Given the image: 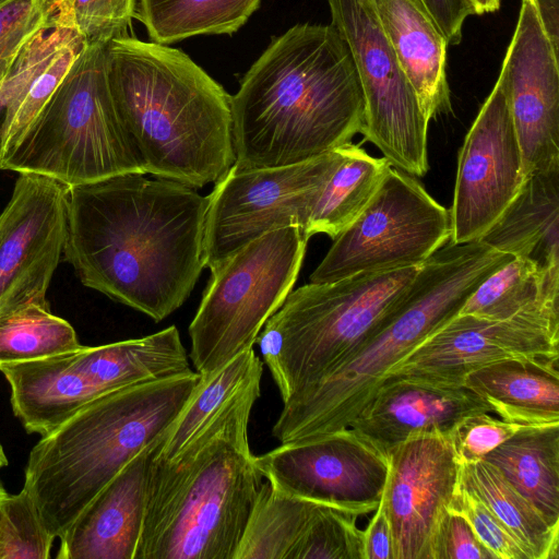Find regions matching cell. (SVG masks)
Wrapping results in <instances>:
<instances>
[{
    "label": "cell",
    "instance_id": "6da1fadb",
    "mask_svg": "<svg viewBox=\"0 0 559 559\" xmlns=\"http://www.w3.org/2000/svg\"><path fill=\"white\" fill-rule=\"evenodd\" d=\"M206 207L194 188L139 173L72 186L63 253L84 286L159 322L205 267Z\"/></svg>",
    "mask_w": 559,
    "mask_h": 559
},
{
    "label": "cell",
    "instance_id": "7a4b0ae2",
    "mask_svg": "<svg viewBox=\"0 0 559 559\" xmlns=\"http://www.w3.org/2000/svg\"><path fill=\"white\" fill-rule=\"evenodd\" d=\"M364 96L348 46L331 25L302 23L273 37L231 96L235 164L273 168L350 143Z\"/></svg>",
    "mask_w": 559,
    "mask_h": 559
},
{
    "label": "cell",
    "instance_id": "3957f363",
    "mask_svg": "<svg viewBox=\"0 0 559 559\" xmlns=\"http://www.w3.org/2000/svg\"><path fill=\"white\" fill-rule=\"evenodd\" d=\"M261 379L171 460H153L134 559H236L265 477L249 445Z\"/></svg>",
    "mask_w": 559,
    "mask_h": 559
},
{
    "label": "cell",
    "instance_id": "277c9868",
    "mask_svg": "<svg viewBox=\"0 0 559 559\" xmlns=\"http://www.w3.org/2000/svg\"><path fill=\"white\" fill-rule=\"evenodd\" d=\"M107 74L143 174L202 188L236 160L231 96L188 55L134 36L107 44Z\"/></svg>",
    "mask_w": 559,
    "mask_h": 559
},
{
    "label": "cell",
    "instance_id": "5b68a950",
    "mask_svg": "<svg viewBox=\"0 0 559 559\" xmlns=\"http://www.w3.org/2000/svg\"><path fill=\"white\" fill-rule=\"evenodd\" d=\"M200 380L191 370L110 392L40 438L28 454L23 489L55 538L130 461L163 439Z\"/></svg>",
    "mask_w": 559,
    "mask_h": 559
},
{
    "label": "cell",
    "instance_id": "8992f818",
    "mask_svg": "<svg viewBox=\"0 0 559 559\" xmlns=\"http://www.w3.org/2000/svg\"><path fill=\"white\" fill-rule=\"evenodd\" d=\"M512 259L480 240L441 247L420 265L399 310L374 338L328 378L283 403L273 436L282 443L347 429L383 376L457 316L473 292Z\"/></svg>",
    "mask_w": 559,
    "mask_h": 559
},
{
    "label": "cell",
    "instance_id": "52a82bcc",
    "mask_svg": "<svg viewBox=\"0 0 559 559\" xmlns=\"http://www.w3.org/2000/svg\"><path fill=\"white\" fill-rule=\"evenodd\" d=\"M419 269L359 273L292 290L257 338L283 403L328 378L374 338Z\"/></svg>",
    "mask_w": 559,
    "mask_h": 559
},
{
    "label": "cell",
    "instance_id": "ba28073f",
    "mask_svg": "<svg viewBox=\"0 0 559 559\" xmlns=\"http://www.w3.org/2000/svg\"><path fill=\"white\" fill-rule=\"evenodd\" d=\"M106 47H84L46 106L2 156L0 170L46 176L68 188L143 174L111 96Z\"/></svg>",
    "mask_w": 559,
    "mask_h": 559
},
{
    "label": "cell",
    "instance_id": "9c48e42d",
    "mask_svg": "<svg viewBox=\"0 0 559 559\" xmlns=\"http://www.w3.org/2000/svg\"><path fill=\"white\" fill-rule=\"evenodd\" d=\"M309 237L298 226L269 231L211 270L189 325V358L210 374L253 348L266 321L293 290Z\"/></svg>",
    "mask_w": 559,
    "mask_h": 559
},
{
    "label": "cell",
    "instance_id": "30bf717a",
    "mask_svg": "<svg viewBox=\"0 0 559 559\" xmlns=\"http://www.w3.org/2000/svg\"><path fill=\"white\" fill-rule=\"evenodd\" d=\"M451 237L450 210L390 166L361 213L336 238L310 283L421 265Z\"/></svg>",
    "mask_w": 559,
    "mask_h": 559
},
{
    "label": "cell",
    "instance_id": "8fae6325",
    "mask_svg": "<svg viewBox=\"0 0 559 559\" xmlns=\"http://www.w3.org/2000/svg\"><path fill=\"white\" fill-rule=\"evenodd\" d=\"M332 25L352 53L364 105V141L389 164L423 177L429 169V119L403 72L369 0H328Z\"/></svg>",
    "mask_w": 559,
    "mask_h": 559
},
{
    "label": "cell",
    "instance_id": "7c38bea8",
    "mask_svg": "<svg viewBox=\"0 0 559 559\" xmlns=\"http://www.w3.org/2000/svg\"><path fill=\"white\" fill-rule=\"evenodd\" d=\"M345 150L346 144L307 162L273 168H240L234 163L207 195L205 266L214 267L269 231L288 226L305 231Z\"/></svg>",
    "mask_w": 559,
    "mask_h": 559
},
{
    "label": "cell",
    "instance_id": "4fadbf2b",
    "mask_svg": "<svg viewBox=\"0 0 559 559\" xmlns=\"http://www.w3.org/2000/svg\"><path fill=\"white\" fill-rule=\"evenodd\" d=\"M68 187L20 173L0 214V314L28 305L48 306L46 294L63 253Z\"/></svg>",
    "mask_w": 559,
    "mask_h": 559
},
{
    "label": "cell",
    "instance_id": "5bb4252c",
    "mask_svg": "<svg viewBox=\"0 0 559 559\" xmlns=\"http://www.w3.org/2000/svg\"><path fill=\"white\" fill-rule=\"evenodd\" d=\"M524 181L507 96L497 81L459 151L450 242H474L493 226Z\"/></svg>",
    "mask_w": 559,
    "mask_h": 559
},
{
    "label": "cell",
    "instance_id": "9a60e30c",
    "mask_svg": "<svg viewBox=\"0 0 559 559\" xmlns=\"http://www.w3.org/2000/svg\"><path fill=\"white\" fill-rule=\"evenodd\" d=\"M255 463L277 489L359 515L376 511L389 474L388 457L348 429L282 442L255 456Z\"/></svg>",
    "mask_w": 559,
    "mask_h": 559
},
{
    "label": "cell",
    "instance_id": "2e32d148",
    "mask_svg": "<svg viewBox=\"0 0 559 559\" xmlns=\"http://www.w3.org/2000/svg\"><path fill=\"white\" fill-rule=\"evenodd\" d=\"M558 344L559 328L536 320H489L457 314L384 376L462 386L468 373L499 361L559 360Z\"/></svg>",
    "mask_w": 559,
    "mask_h": 559
},
{
    "label": "cell",
    "instance_id": "e0dca14e",
    "mask_svg": "<svg viewBox=\"0 0 559 559\" xmlns=\"http://www.w3.org/2000/svg\"><path fill=\"white\" fill-rule=\"evenodd\" d=\"M381 497L394 559H433L440 521L459 479V462L448 432L417 430L393 448Z\"/></svg>",
    "mask_w": 559,
    "mask_h": 559
},
{
    "label": "cell",
    "instance_id": "ac0fdd59",
    "mask_svg": "<svg viewBox=\"0 0 559 559\" xmlns=\"http://www.w3.org/2000/svg\"><path fill=\"white\" fill-rule=\"evenodd\" d=\"M508 99L524 178L559 171V55L533 0H522L497 80Z\"/></svg>",
    "mask_w": 559,
    "mask_h": 559
},
{
    "label": "cell",
    "instance_id": "d6986e66",
    "mask_svg": "<svg viewBox=\"0 0 559 559\" xmlns=\"http://www.w3.org/2000/svg\"><path fill=\"white\" fill-rule=\"evenodd\" d=\"M479 413H493V409L465 385H439L389 374L381 379L369 404L347 429L388 457L414 431L449 433L460 420Z\"/></svg>",
    "mask_w": 559,
    "mask_h": 559
},
{
    "label": "cell",
    "instance_id": "ffe728a7",
    "mask_svg": "<svg viewBox=\"0 0 559 559\" xmlns=\"http://www.w3.org/2000/svg\"><path fill=\"white\" fill-rule=\"evenodd\" d=\"M162 440L139 453L90 501L59 538L57 559H134Z\"/></svg>",
    "mask_w": 559,
    "mask_h": 559
},
{
    "label": "cell",
    "instance_id": "44dd1931",
    "mask_svg": "<svg viewBox=\"0 0 559 559\" xmlns=\"http://www.w3.org/2000/svg\"><path fill=\"white\" fill-rule=\"evenodd\" d=\"M0 372L10 388L14 416L28 433L40 437L104 395L83 367L78 347L40 359L3 365Z\"/></svg>",
    "mask_w": 559,
    "mask_h": 559
},
{
    "label": "cell",
    "instance_id": "7402d4cb",
    "mask_svg": "<svg viewBox=\"0 0 559 559\" xmlns=\"http://www.w3.org/2000/svg\"><path fill=\"white\" fill-rule=\"evenodd\" d=\"M429 121L452 110L448 41L421 0H369Z\"/></svg>",
    "mask_w": 559,
    "mask_h": 559
},
{
    "label": "cell",
    "instance_id": "603a6c76",
    "mask_svg": "<svg viewBox=\"0 0 559 559\" xmlns=\"http://www.w3.org/2000/svg\"><path fill=\"white\" fill-rule=\"evenodd\" d=\"M480 241L542 266H559V171L525 177L513 201Z\"/></svg>",
    "mask_w": 559,
    "mask_h": 559
},
{
    "label": "cell",
    "instance_id": "cb8c5ba5",
    "mask_svg": "<svg viewBox=\"0 0 559 559\" xmlns=\"http://www.w3.org/2000/svg\"><path fill=\"white\" fill-rule=\"evenodd\" d=\"M463 385L504 420L522 427L559 425L558 360L499 361L468 373Z\"/></svg>",
    "mask_w": 559,
    "mask_h": 559
},
{
    "label": "cell",
    "instance_id": "d4e9b609",
    "mask_svg": "<svg viewBox=\"0 0 559 559\" xmlns=\"http://www.w3.org/2000/svg\"><path fill=\"white\" fill-rule=\"evenodd\" d=\"M459 314L489 320L527 318L559 328V266L513 258L473 292Z\"/></svg>",
    "mask_w": 559,
    "mask_h": 559
},
{
    "label": "cell",
    "instance_id": "484cf974",
    "mask_svg": "<svg viewBox=\"0 0 559 559\" xmlns=\"http://www.w3.org/2000/svg\"><path fill=\"white\" fill-rule=\"evenodd\" d=\"M483 460L559 527V425L521 428Z\"/></svg>",
    "mask_w": 559,
    "mask_h": 559
},
{
    "label": "cell",
    "instance_id": "4316f807",
    "mask_svg": "<svg viewBox=\"0 0 559 559\" xmlns=\"http://www.w3.org/2000/svg\"><path fill=\"white\" fill-rule=\"evenodd\" d=\"M459 481L500 520L528 559L559 558V527L550 526L493 464L486 460L459 463Z\"/></svg>",
    "mask_w": 559,
    "mask_h": 559
},
{
    "label": "cell",
    "instance_id": "83f0119b",
    "mask_svg": "<svg viewBox=\"0 0 559 559\" xmlns=\"http://www.w3.org/2000/svg\"><path fill=\"white\" fill-rule=\"evenodd\" d=\"M261 0H136L135 19L151 41L169 45L198 35H233Z\"/></svg>",
    "mask_w": 559,
    "mask_h": 559
},
{
    "label": "cell",
    "instance_id": "f1b7e54d",
    "mask_svg": "<svg viewBox=\"0 0 559 559\" xmlns=\"http://www.w3.org/2000/svg\"><path fill=\"white\" fill-rule=\"evenodd\" d=\"M390 166L384 157H372L359 145L346 144L343 159L312 209L306 235L336 238L368 204Z\"/></svg>",
    "mask_w": 559,
    "mask_h": 559
},
{
    "label": "cell",
    "instance_id": "f546056e",
    "mask_svg": "<svg viewBox=\"0 0 559 559\" xmlns=\"http://www.w3.org/2000/svg\"><path fill=\"white\" fill-rule=\"evenodd\" d=\"M263 361L253 348L237 355L210 374H201L190 399L169 426L156 459L171 460L239 391L262 378Z\"/></svg>",
    "mask_w": 559,
    "mask_h": 559
},
{
    "label": "cell",
    "instance_id": "4dcf8cb0",
    "mask_svg": "<svg viewBox=\"0 0 559 559\" xmlns=\"http://www.w3.org/2000/svg\"><path fill=\"white\" fill-rule=\"evenodd\" d=\"M322 504L284 492L266 479L236 559H290Z\"/></svg>",
    "mask_w": 559,
    "mask_h": 559
},
{
    "label": "cell",
    "instance_id": "1f68e13d",
    "mask_svg": "<svg viewBox=\"0 0 559 559\" xmlns=\"http://www.w3.org/2000/svg\"><path fill=\"white\" fill-rule=\"evenodd\" d=\"M73 326L48 306L28 305L0 314V367L79 347Z\"/></svg>",
    "mask_w": 559,
    "mask_h": 559
},
{
    "label": "cell",
    "instance_id": "d6a6232c",
    "mask_svg": "<svg viewBox=\"0 0 559 559\" xmlns=\"http://www.w3.org/2000/svg\"><path fill=\"white\" fill-rule=\"evenodd\" d=\"M86 45L84 38H79L66 46L44 71L5 105L1 124L2 156L15 145L39 115Z\"/></svg>",
    "mask_w": 559,
    "mask_h": 559
},
{
    "label": "cell",
    "instance_id": "836d02e7",
    "mask_svg": "<svg viewBox=\"0 0 559 559\" xmlns=\"http://www.w3.org/2000/svg\"><path fill=\"white\" fill-rule=\"evenodd\" d=\"M360 515L324 503L311 519L290 559H365Z\"/></svg>",
    "mask_w": 559,
    "mask_h": 559
},
{
    "label": "cell",
    "instance_id": "e575fe53",
    "mask_svg": "<svg viewBox=\"0 0 559 559\" xmlns=\"http://www.w3.org/2000/svg\"><path fill=\"white\" fill-rule=\"evenodd\" d=\"M56 538L29 495L7 493L0 502V559H48Z\"/></svg>",
    "mask_w": 559,
    "mask_h": 559
},
{
    "label": "cell",
    "instance_id": "d590c367",
    "mask_svg": "<svg viewBox=\"0 0 559 559\" xmlns=\"http://www.w3.org/2000/svg\"><path fill=\"white\" fill-rule=\"evenodd\" d=\"M136 0H68L58 10L68 17L86 44L107 45L131 36Z\"/></svg>",
    "mask_w": 559,
    "mask_h": 559
},
{
    "label": "cell",
    "instance_id": "8d00e7d4",
    "mask_svg": "<svg viewBox=\"0 0 559 559\" xmlns=\"http://www.w3.org/2000/svg\"><path fill=\"white\" fill-rule=\"evenodd\" d=\"M51 0H3L0 3V85L23 46L52 21Z\"/></svg>",
    "mask_w": 559,
    "mask_h": 559
},
{
    "label": "cell",
    "instance_id": "74e56055",
    "mask_svg": "<svg viewBox=\"0 0 559 559\" xmlns=\"http://www.w3.org/2000/svg\"><path fill=\"white\" fill-rule=\"evenodd\" d=\"M449 511L462 515L496 559H528L524 549L500 520L457 479Z\"/></svg>",
    "mask_w": 559,
    "mask_h": 559
},
{
    "label": "cell",
    "instance_id": "f35d334b",
    "mask_svg": "<svg viewBox=\"0 0 559 559\" xmlns=\"http://www.w3.org/2000/svg\"><path fill=\"white\" fill-rule=\"evenodd\" d=\"M521 425L498 419L491 413L469 415L460 420L449 432L459 463L476 462L512 437Z\"/></svg>",
    "mask_w": 559,
    "mask_h": 559
},
{
    "label": "cell",
    "instance_id": "ab89813d",
    "mask_svg": "<svg viewBox=\"0 0 559 559\" xmlns=\"http://www.w3.org/2000/svg\"><path fill=\"white\" fill-rule=\"evenodd\" d=\"M433 559H496L460 514L445 510L435 539Z\"/></svg>",
    "mask_w": 559,
    "mask_h": 559
},
{
    "label": "cell",
    "instance_id": "60d3db41",
    "mask_svg": "<svg viewBox=\"0 0 559 559\" xmlns=\"http://www.w3.org/2000/svg\"><path fill=\"white\" fill-rule=\"evenodd\" d=\"M449 45H457L462 39L465 20L475 10L468 0H421Z\"/></svg>",
    "mask_w": 559,
    "mask_h": 559
},
{
    "label": "cell",
    "instance_id": "b9f144b4",
    "mask_svg": "<svg viewBox=\"0 0 559 559\" xmlns=\"http://www.w3.org/2000/svg\"><path fill=\"white\" fill-rule=\"evenodd\" d=\"M364 552L365 559H394L392 531L381 500L364 531Z\"/></svg>",
    "mask_w": 559,
    "mask_h": 559
},
{
    "label": "cell",
    "instance_id": "7bdbcfd3",
    "mask_svg": "<svg viewBox=\"0 0 559 559\" xmlns=\"http://www.w3.org/2000/svg\"><path fill=\"white\" fill-rule=\"evenodd\" d=\"M543 29L559 55V0H533Z\"/></svg>",
    "mask_w": 559,
    "mask_h": 559
},
{
    "label": "cell",
    "instance_id": "ee69618b",
    "mask_svg": "<svg viewBox=\"0 0 559 559\" xmlns=\"http://www.w3.org/2000/svg\"><path fill=\"white\" fill-rule=\"evenodd\" d=\"M476 14L495 12L500 8V0H468Z\"/></svg>",
    "mask_w": 559,
    "mask_h": 559
},
{
    "label": "cell",
    "instance_id": "f6af8a7d",
    "mask_svg": "<svg viewBox=\"0 0 559 559\" xmlns=\"http://www.w3.org/2000/svg\"><path fill=\"white\" fill-rule=\"evenodd\" d=\"M1 86H2V84L0 85V90H1ZM2 117H3V107H2L1 102H0V163H1L2 154H3L2 129H1Z\"/></svg>",
    "mask_w": 559,
    "mask_h": 559
},
{
    "label": "cell",
    "instance_id": "bcb514c9",
    "mask_svg": "<svg viewBox=\"0 0 559 559\" xmlns=\"http://www.w3.org/2000/svg\"><path fill=\"white\" fill-rule=\"evenodd\" d=\"M9 464L5 452L0 443V468L7 466Z\"/></svg>",
    "mask_w": 559,
    "mask_h": 559
},
{
    "label": "cell",
    "instance_id": "7dc6e473",
    "mask_svg": "<svg viewBox=\"0 0 559 559\" xmlns=\"http://www.w3.org/2000/svg\"><path fill=\"white\" fill-rule=\"evenodd\" d=\"M57 9H61L68 0H51Z\"/></svg>",
    "mask_w": 559,
    "mask_h": 559
},
{
    "label": "cell",
    "instance_id": "c3c4849f",
    "mask_svg": "<svg viewBox=\"0 0 559 559\" xmlns=\"http://www.w3.org/2000/svg\"><path fill=\"white\" fill-rule=\"evenodd\" d=\"M8 492L5 491L1 480H0V502L1 500L3 499V497L7 495Z\"/></svg>",
    "mask_w": 559,
    "mask_h": 559
},
{
    "label": "cell",
    "instance_id": "681fc988",
    "mask_svg": "<svg viewBox=\"0 0 559 559\" xmlns=\"http://www.w3.org/2000/svg\"><path fill=\"white\" fill-rule=\"evenodd\" d=\"M3 0H0V3L2 2Z\"/></svg>",
    "mask_w": 559,
    "mask_h": 559
}]
</instances>
